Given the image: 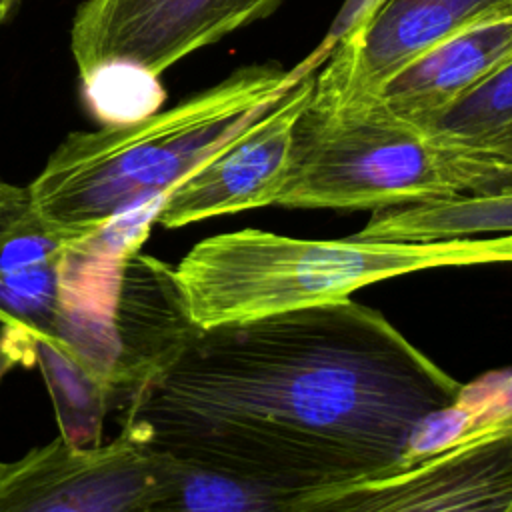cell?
I'll return each mask as SVG.
<instances>
[{"label":"cell","mask_w":512,"mask_h":512,"mask_svg":"<svg viewBox=\"0 0 512 512\" xmlns=\"http://www.w3.org/2000/svg\"><path fill=\"white\" fill-rule=\"evenodd\" d=\"M166 464L168 454L132 426L86 448L58 434L0 462V512H136L162 482Z\"/></svg>","instance_id":"8992f818"},{"label":"cell","mask_w":512,"mask_h":512,"mask_svg":"<svg viewBox=\"0 0 512 512\" xmlns=\"http://www.w3.org/2000/svg\"><path fill=\"white\" fill-rule=\"evenodd\" d=\"M62 258L0 270V334L20 352L24 366L34 364L36 340L56 334Z\"/></svg>","instance_id":"2e32d148"},{"label":"cell","mask_w":512,"mask_h":512,"mask_svg":"<svg viewBox=\"0 0 512 512\" xmlns=\"http://www.w3.org/2000/svg\"><path fill=\"white\" fill-rule=\"evenodd\" d=\"M16 366H24L20 352L0 334V382Z\"/></svg>","instance_id":"ffe728a7"},{"label":"cell","mask_w":512,"mask_h":512,"mask_svg":"<svg viewBox=\"0 0 512 512\" xmlns=\"http://www.w3.org/2000/svg\"><path fill=\"white\" fill-rule=\"evenodd\" d=\"M284 0H84L70 50L84 76L104 60H130L156 76L186 56L274 14Z\"/></svg>","instance_id":"52a82bcc"},{"label":"cell","mask_w":512,"mask_h":512,"mask_svg":"<svg viewBox=\"0 0 512 512\" xmlns=\"http://www.w3.org/2000/svg\"><path fill=\"white\" fill-rule=\"evenodd\" d=\"M32 210L28 186H16L0 180V248L16 224Z\"/></svg>","instance_id":"d6986e66"},{"label":"cell","mask_w":512,"mask_h":512,"mask_svg":"<svg viewBox=\"0 0 512 512\" xmlns=\"http://www.w3.org/2000/svg\"><path fill=\"white\" fill-rule=\"evenodd\" d=\"M80 80L86 106L104 126L138 122L166 98L160 76L130 60H104Z\"/></svg>","instance_id":"e0dca14e"},{"label":"cell","mask_w":512,"mask_h":512,"mask_svg":"<svg viewBox=\"0 0 512 512\" xmlns=\"http://www.w3.org/2000/svg\"><path fill=\"white\" fill-rule=\"evenodd\" d=\"M164 198L138 204L68 244L60 266L58 344L100 384L112 402L116 362L114 314L124 262L140 250Z\"/></svg>","instance_id":"ba28073f"},{"label":"cell","mask_w":512,"mask_h":512,"mask_svg":"<svg viewBox=\"0 0 512 512\" xmlns=\"http://www.w3.org/2000/svg\"><path fill=\"white\" fill-rule=\"evenodd\" d=\"M510 14L512 0H372L336 42L316 80L342 96H378L396 72L430 48Z\"/></svg>","instance_id":"30bf717a"},{"label":"cell","mask_w":512,"mask_h":512,"mask_svg":"<svg viewBox=\"0 0 512 512\" xmlns=\"http://www.w3.org/2000/svg\"><path fill=\"white\" fill-rule=\"evenodd\" d=\"M198 328L176 270L156 256L134 252L124 262L116 300L112 406L122 410L152 384Z\"/></svg>","instance_id":"8fae6325"},{"label":"cell","mask_w":512,"mask_h":512,"mask_svg":"<svg viewBox=\"0 0 512 512\" xmlns=\"http://www.w3.org/2000/svg\"><path fill=\"white\" fill-rule=\"evenodd\" d=\"M512 124V62L464 94L422 128L474 144H486Z\"/></svg>","instance_id":"ac0fdd59"},{"label":"cell","mask_w":512,"mask_h":512,"mask_svg":"<svg viewBox=\"0 0 512 512\" xmlns=\"http://www.w3.org/2000/svg\"><path fill=\"white\" fill-rule=\"evenodd\" d=\"M504 512H512V502H510V504H508V508H506V510H504Z\"/></svg>","instance_id":"603a6c76"},{"label":"cell","mask_w":512,"mask_h":512,"mask_svg":"<svg viewBox=\"0 0 512 512\" xmlns=\"http://www.w3.org/2000/svg\"><path fill=\"white\" fill-rule=\"evenodd\" d=\"M500 192H512V154L430 132L378 96H342L314 74L276 206L378 212Z\"/></svg>","instance_id":"3957f363"},{"label":"cell","mask_w":512,"mask_h":512,"mask_svg":"<svg viewBox=\"0 0 512 512\" xmlns=\"http://www.w3.org/2000/svg\"><path fill=\"white\" fill-rule=\"evenodd\" d=\"M484 146H490V148H496L500 152H506V154H512V124L502 130L496 138H492L490 142H486Z\"/></svg>","instance_id":"44dd1931"},{"label":"cell","mask_w":512,"mask_h":512,"mask_svg":"<svg viewBox=\"0 0 512 512\" xmlns=\"http://www.w3.org/2000/svg\"><path fill=\"white\" fill-rule=\"evenodd\" d=\"M312 88L314 72L174 186L162 200L156 224L182 228L214 216L276 206L290 172L294 124Z\"/></svg>","instance_id":"9c48e42d"},{"label":"cell","mask_w":512,"mask_h":512,"mask_svg":"<svg viewBox=\"0 0 512 512\" xmlns=\"http://www.w3.org/2000/svg\"><path fill=\"white\" fill-rule=\"evenodd\" d=\"M464 386L352 298L198 328L120 410L174 458L302 494L394 466Z\"/></svg>","instance_id":"6da1fadb"},{"label":"cell","mask_w":512,"mask_h":512,"mask_svg":"<svg viewBox=\"0 0 512 512\" xmlns=\"http://www.w3.org/2000/svg\"><path fill=\"white\" fill-rule=\"evenodd\" d=\"M512 502V412L354 480L294 494L284 512H504Z\"/></svg>","instance_id":"5b68a950"},{"label":"cell","mask_w":512,"mask_h":512,"mask_svg":"<svg viewBox=\"0 0 512 512\" xmlns=\"http://www.w3.org/2000/svg\"><path fill=\"white\" fill-rule=\"evenodd\" d=\"M512 62V14L476 24L430 48L378 92L396 114L426 124Z\"/></svg>","instance_id":"7c38bea8"},{"label":"cell","mask_w":512,"mask_h":512,"mask_svg":"<svg viewBox=\"0 0 512 512\" xmlns=\"http://www.w3.org/2000/svg\"><path fill=\"white\" fill-rule=\"evenodd\" d=\"M20 0H0V26L10 18V14L16 10Z\"/></svg>","instance_id":"7402d4cb"},{"label":"cell","mask_w":512,"mask_h":512,"mask_svg":"<svg viewBox=\"0 0 512 512\" xmlns=\"http://www.w3.org/2000/svg\"><path fill=\"white\" fill-rule=\"evenodd\" d=\"M34 364L48 388L60 436L78 448L100 444L104 416L112 408L108 392L64 352L54 336L36 340Z\"/></svg>","instance_id":"9a60e30c"},{"label":"cell","mask_w":512,"mask_h":512,"mask_svg":"<svg viewBox=\"0 0 512 512\" xmlns=\"http://www.w3.org/2000/svg\"><path fill=\"white\" fill-rule=\"evenodd\" d=\"M308 74L300 66L248 64L138 122L70 132L28 186L32 210L68 240L88 236L164 198Z\"/></svg>","instance_id":"7a4b0ae2"},{"label":"cell","mask_w":512,"mask_h":512,"mask_svg":"<svg viewBox=\"0 0 512 512\" xmlns=\"http://www.w3.org/2000/svg\"><path fill=\"white\" fill-rule=\"evenodd\" d=\"M510 232L512 192H500L378 210L354 238L380 242H430Z\"/></svg>","instance_id":"4fadbf2b"},{"label":"cell","mask_w":512,"mask_h":512,"mask_svg":"<svg viewBox=\"0 0 512 512\" xmlns=\"http://www.w3.org/2000/svg\"><path fill=\"white\" fill-rule=\"evenodd\" d=\"M512 262V232L430 242L302 240L264 230L224 232L194 244L174 268L196 326L348 300L396 276Z\"/></svg>","instance_id":"277c9868"},{"label":"cell","mask_w":512,"mask_h":512,"mask_svg":"<svg viewBox=\"0 0 512 512\" xmlns=\"http://www.w3.org/2000/svg\"><path fill=\"white\" fill-rule=\"evenodd\" d=\"M292 496L168 454L162 482L136 512H284Z\"/></svg>","instance_id":"5bb4252c"}]
</instances>
